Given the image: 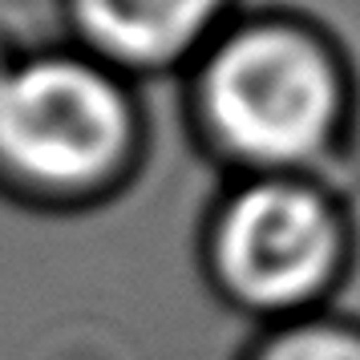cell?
Returning a JSON list of instances; mask_svg holds the SVG:
<instances>
[{"mask_svg":"<svg viewBox=\"0 0 360 360\" xmlns=\"http://www.w3.org/2000/svg\"><path fill=\"white\" fill-rule=\"evenodd\" d=\"M191 114L239 174H316L352 122V77L304 20L231 17L191 65Z\"/></svg>","mask_w":360,"mask_h":360,"instance_id":"6da1fadb","label":"cell"},{"mask_svg":"<svg viewBox=\"0 0 360 360\" xmlns=\"http://www.w3.org/2000/svg\"><path fill=\"white\" fill-rule=\"evenodd\" d=\"M142 158L126 77L82 49L17 53L0 82V191L45 211L110 198Z\"/></svg>","mask_w":360,"mask_h":360,"instance_id":"7a4b0ae2","label":"cell"},{"mask_svg":"<svg viewBox=\"0 0 360 360\" xmlns=\"http://www.w3.org/2000/svg\"><path fill=\"white\" fill-rule=\"evenodd\" d=\"M202 255L214 292L271 328L324 311L352 263V227L320 174H239L207 214Z\"/></svg>","mask_w":360,"mask_h":360,"instance_id":"3957f363","label":"cell"},{"mask_svg":"<svg viewBox=\"0 0 360 360\" xmlns=\"http://www.w3.org/2000/svg\"><path fill=\"white\" fill-rule=\"evenodd\" d=\"M235 0H65L73 49L117 77H158L195 65L227 29Z\"/></svg>","mask_w":360,"mask_h":360,"instance_id":"277c9868","label":"cell"},{"mask_svg":"<svg viewBox=\"0 0 360 360\" xmlns=\"http://www.w3.org/2000/svg\"><path fill=\"white\" fill-rule=\"evenodd\" d=\"M247 360H360V328L336 316H304L271 324Z\"/></svg>","mask_w":360,"mask_h":360,"instance_id":"5b68a950","label":"cell"},{"mask_svg":"<svg viewBox=\"0 0 360 360\" xmlns=\"http://www.w3.org/2000/svg\"><path fill=\"white\" fill-rule=\"evenodd\" d=\"M17 45H13V41H8V33H4V29H0V82H4V73H8V69H13V61H17Z\"/></svg>","mask_w":360,"mask_h":360,"instance_id":"8992f818","label":"cell"}]
</instances>
